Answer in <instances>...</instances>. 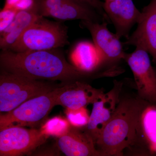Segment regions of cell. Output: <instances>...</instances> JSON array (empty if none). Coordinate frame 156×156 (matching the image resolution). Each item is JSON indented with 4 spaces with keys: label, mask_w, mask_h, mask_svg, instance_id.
<instances>
[{
    "label": "cell",
    "mask_w": 156,
    "mask_h": 156,
    "mask_svg": "<svg viewBox=\"0 0 156 156\" xmlns=\"http://www.w3.org/2000/svg\"><path fill=\"white\" fill-rule=\"evenodd\" d=\"M58 49L15 52L2 50V71L34 80L70 82L87 73L69 63Z\"/></svg>",
    "instance_id": "cell-1"
},
{
    "label": "cell",
    "mask_w": 156,
    "mask_h": 156,
    "mask_svg": "<svg viewBox=\"0 0 156 156\" xmlns=\"http://www.w3.org/2000/svg\"><path fill=\"white\" fill-rule=\"evenodd\" d=\"M144 106L132 99L119 102L96 141L102 155H122L124 150L134 143Z\"/></svg>",
    "instance_id": "cell-2"
},
{
    "label": "cell",
    "mask_w": 156,
    "mask_h": 156,
    "mask_svg": "<svg viewBox=\"0 0 156 156\" xmlns=\"http://www.w3.org/2000/svg\"><path fill=\"white\" fill-rule=\"evenodd\" d=\"M45 17H38L9 50L15 52L49 50L69 44L67 27Z\"/></svg>",
    "instance_id": "cell-3"
},
{
    "label": "cell",
    "mask_w": 156,
    "mask_h": 156,
    "mask_svg": "<svg viewBox=\"0 0 156 156\" xmlns=\"http://www.w3.org/2000/svg\"><path fill=\"white\" fill-rule=\"evenodd\" d=\"M59 87L2 71L0 75V112H9L27 101Z\"/></svg>",
    "instance_id": "cell-4"
},
{
    "label": "cell",
    "mask_w": 156,
    "mask_h": 156,
    "mask_svg": "<svg viewBox=\"0 0 156 156\" xmlns=\"http://www.w3.org/2000/svg\"><path fill=\"white\" fill-rule=\"evenodd\" d=\"M62 87L27 101L13 110L1 115L0 130L11 127L40 126L55 106V101Z\"/></svg>",
    "instance_id": "cell-5"
},
{
    "label": "cell",
    "mask_w": 156,
    "mask_h": 156,
    "mask_svg": "<svg viewBox=\"0 0 156 156\" xmlns=\"http://www.w3.org/2000/svg\"><path fill=\"white\" fill-rule=\"evenodd\" d=\"M0 131V156H21L43 144L49 136L40 130L11 127Z\"/></svg>",
    "instance_id": "cell-6"
},
{
    "label": "cell",
    "mask_w": 156,
    "mask_h": 156,
    "mask_svg": "<svg viewBox=\"0 0 156 156\" xmlns=\"http://www.w3.org/2000/svg\"><path fill=\"white\" fill-rule=\"evenodd\" d=\"M40 16L60 20H81L99 22L105 20L94 9L76 0H35Z\"/></svg>",
    "instance_id": "cell-7"
},
{
    "label": "cell",
    "mask_w": 156,
    "mask_h": 156,
    "mask_svg": "<svg viewBox=\"0 0 156 156\" xmlns=\"http://www.w3.org/2000/svg\"><path fill=\"white\" fill-rule=\"evenodd\" d=\"M132 71L140 96L147 102L156 104V73L151 64L148 52L136 47L125 58Z\"/></svg>",
    "instance_id": "cell-8"
},
{
    "label": "cell",
    "mask_w": 156,
    "mask_h": 156,
    "mask_svg": "<svg viewBox=\"0 0 156 156\" xmlns=\"http://www.w3.org/2000/svg\"><path fill=\"white\" fill-rule=\"evenodd\" d=\"M81 25L90 32L94 45L100 53L104 62H114L125 59L124 53L120 38L115 34L110 31L107 22L81 20Z\"/></svg>",
    "instance_id": "cell-9"
},
{
    "label": "cell",
    "mask_w": 156,
    "mask_h": 156,
    "mask_svg": "<svg viewBox=\"0 0 156 156\" xmlns=\"http://www.w3.org/2000/svg\"><path fill=\"white\" fill-rule=\"evenodd\" d=\"M122 83L116 82L107 93H101L93 103V108L87 125V133L96 142L105 126L111 119L119 104Z\"/></svg>",
    "instance_id": "cell-10"
},
{
    "label": "cell",
    "mask_w": 156,
    "mask_h": 156,
    "mask_svg": "<svg viewBox=\"0 0 156 156\" xmlns=\"http://www.w3.org/2000/svg\"><path fill=\"white\" fill-rule=\"evenodd\" d=\"M124 44L142 48L156 61V0H151L143 9L137 28Z\"/></svg>",
    "instance_id": "cell-11"
},
{
    "label": "cell",
    "mask_w": 156,
    "mask_h": 156,
    "mask_svg": "<svg viewBox=\"0 0 156 156\" xmlns=\"http://www.w3.org/2000/svg\"><path fill=\"white\" fill-rule=\"evenodd\" d=\"M103 9L110 22L113 23L119 38H128L133 26L140 20L141 12L133 0H111L104 2Z\"/></svg>",
    "instance_id": "cell-12"
},
{
    "label": "cell",
    "mask_w": 156,
    "mask_h": 156,
    "mask_svg": "<svg viewBox=\"0 0 156 156\" xmlns=\"http://www.w3.org/2000/svg\"><path fill=\"white\" fill-rule=\"evenodd\" d=\"M102 91L84 83L76 82L62 86L55 105L76 109L93 103Z\"/></svg>",
    "instance_id": "cell-13"
},
{
    "label": "cell",
    "mask_w": 156,
    "mask_h": 156,
    "mask_svg": "<svg viewBox=\"0 0 156 156\" xmlns=\"http://www.w3.org/2000/svg\"><path fill=\"white\" fill-rule=\"evenodd\" d=\"M94 141L88 133H82L71 128L66 134L58 137L57 146L67 156L102 155L94 147Z\"/></svg>",
    "instance_id": "cell-14"
},
{
    "label": "cell",
    "mask_w": 156,
    "mask_h": 156,
    "mask_svg": "<svg viewBox=\"0 0 156 156\" xmlns=\"http://www.w3.org/2000/svg\"><path fill=\"white\" fill-rule=\"evenodd\" d=\"M40 16L35 3L30 9L17 11L11 24L0 33L1 50H9L23 33Z\"/></svg>",
    "instance_id": "cell-15"
},
{
    "label": "cell",
    "mask_w": 156,
    "mask_h": 156,
    "mask_svg": "<svg viewBox=\"0 0 156 156\" xmlns=\"http://www.w3.org/2000/svg\"><path fill=\"white\" fill-rule=\"evenodd\" d=\"M71 58L73 65L87 73L95 70L104 63L94 44L88 42L79 43L73 50Z\"/></svg>",
    "instance_id": "cell-16"
},
{
    "label": "cell",
    "mask_w": 156,
    "mask_h": 156,
    "mask_svg": "<svg viewBox=\"0 0 156 156\" xmlns=\"http://www.w3.org/2000/svg\"><path fill=\"white\" fill-rule=\"evenodd\" d=\"M138 131L151 154L156 155V104L149 102L143 109Z\"/></svg>",
    "instance_id": "cell-17"
},
{
    "label": "cell",
    "mask_w": 156,
    "mask_h": 156,
    "mask_svg": "<svg viewBox=\"0 0 156 156\" xmlns=\"http://www.w3.org/2000/svg\"><path fill=\"white\" fill-rule=\"evenodd\" d=\"M68 120L59 117H55L47 121L41 128L44 134L59 137L64 135L71 127Z\"/></svg>",
    "instance_id": "cell-18"
},
{
    "label": "cell",
    "mask_w": 156,
    "mask_h": 156,
    "mask_svg": "<svg viewBox=\"0 0 156 156\" xmlns=\"http://www.w3.org/2000/svg\"><path fill=\"white\" fill-rule=\"evenodd\" d=\"M66 114L67 120L73 127L80 128L87 126L89 122L90 115L85 107L76 109H66Z\"/></svg>",
    "instance_id": "cell-19"
},
{
    "label": "cell",
    "mask_w": 156,
    "mask_h": 156,
    "mask_svg": "<svg viewBox=\"0 0 156 156\" xmlns=\"http://www.w3.org/2000/svg\"><path fill=\"white\" fill-rule=\"evenodd\" d=\"M17 11L14 8H5L0 12V33L11 24L17 14Z\"/></svg>",
    "instance_id": "cell-20"
},
{
    "label": "cell",
    "mask_w": 156,
    "mask_h": 156,
    "mask_svg": "<svg viewBox=\"0 0 156 156\" xmlns=\"http://www.w3.org/2000/svg\"><path fill=\"white\" fill-rule=\"evenodd\" d=\"M78 2L83 4L84 5L89 7L97 11L100 15L106 20L107 22H110L106 14L103 9L104 2L101 0H76Z\"/></svg>",
    "instance_id": "cell-21"
},
{
    "label": "cell",
    "mask_w": 156,
    "mask_h": 156,
    "mask_svg": "<svg viewBox=\"0 0 156 156\" xmlns=\"http://www.w3.org/2000/svg\"><path fill=\"white\" fill-rule=\"evenodd\" d=\"M20 0H5V3L4 8H14L15 6L19 2Z\"/></svg>",
    "instance_id": "cell-22"
},
{
    "label": "cell",
    "mask_w": 156,
    "mask_h": 156,
    "mask_svg": "<svg viewBox=\"0 0 156 156\" xmlns=\"http://www.w3.org/2000/svg\"><path fill=\"white\" fill-rule=\"evenodd\" d=\"M105 1H111V0H105Z\"/></svg>",
    "instance_id": "cell-23"
},
{
    "label": "cell",
    "mask_w": 156,
    "mask_h": 156,
    "mask_svg": "<svg viewBox=\"0 0 156 156\" xmlns=\"http://www.w3.org/2000/svg\"></svg>",
    "instance_id": "cell-24"
}]
</instances>
